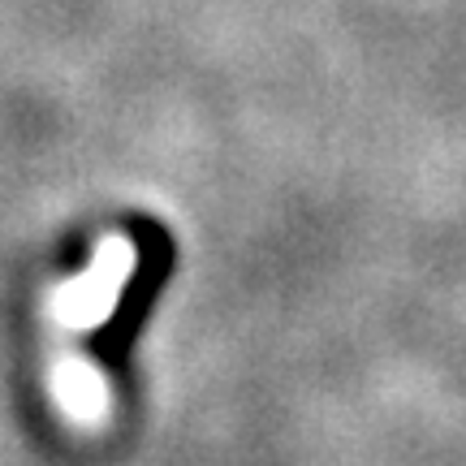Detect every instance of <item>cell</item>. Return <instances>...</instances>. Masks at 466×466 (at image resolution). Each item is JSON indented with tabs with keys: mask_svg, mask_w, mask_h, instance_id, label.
Masks as SVG:
<instances>
[{
	"mask_svg": "<svg viewBox=\"0 0 466 466\" xmlns=\"http://www.w3.org/2000/svg\"><path fill=\"white\" fill-rule=\"evenodd\" d=\"M134 238H138V268H134V277L126 281V289H121L113 316L104 319L96 333H86V354H91L108 376H126L134 337L143 333L147 311L156 307V299H160V289H165V281H168V268H173V247H168L165 229L134 225Z\"/></svg>",
	"mask_w": 466,
	"mask_h": 466,
	"instance_id": "cell-1",
	"label": "cell"
}]
</instances>
